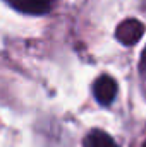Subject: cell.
Segmentation results:
<instances>
[{"label": "cell", "instance_id": "1", "mask_svg": "<svg viewBox=\"0 0 146 147\" xmlns=\"http://www.w3.org/2000/svg\"><path fill=\"white\" fill-rule=\"evenodd\" d=\"M143 34H145V24L139 22L138 19H126L115 29V38L126 46L136 45Z\"/></svg>", "mask_w": 146, "mask_h": 147}, {"label": "cell", "instance_id": "2", "mask_svg": "<svg viewBox=\"0 0 146 147\" xmlns=\"http://www.w3.org/2000/svg\"><path fill=\"white\" fill-rule=\"evenodd\" d=\"M117 82L113 77L110 75H100L95 84H93V94L95 99L102 105V106H108L110 103L115 99L117 96Z\"/></svg>", "mask_w": 146, "mask_h": 147}, {"label": "cell", "instance_id": "3", "mask_svg": "<svg viewBox=\"0 0 146 147\" xmlns=\"http://www.w3.org/2000/svg\"><path fill=\"white\" fill-rule=\"evenodd\" d=\"M12 9L23 12V14H31V16H43L52 10L55 0H5Z\"/></svg>", "mask_w": 146, "mask_h": 147}, {"label": "cell", "instance_id": "4", "mask_svg": "<svg viewBox=\"0 0 146 147\" xmlns=\"http://www.w3.org/2000/svg\"><path fill=\"white\" fill-rule=\"evenodd\" d=\"M83 147H119V146L107 132H103V130H91L84 137Z\"/></svg>", "mask_w": 146, "mask_h": 147}, {"label": "cell", "instance_id": "5", "mask_svg": "<svg viewBox=\"0 0 146 147\" xmlns=\"http://www.w3.org/2000/svg\"><path fill=\"white\" fill-rule=\"evenodd\" d=\"M139 75H141V80H143V86L146 91V48L143 50V55L139 60Z\"/></svg>", "mask_w": 146, "mask_h": 147}, {"label": "cell", "instance_id": "6", "mask_svg": "<svg viewBox=\"0 0 146 147\" xmlns=\"http://www.w3.org/2000/svg\"><path fill=\"white\" fill-rule=\"evenodd\" d=\"M143 147H146V142H145V144H143Z\"/></svg>", "mask_w": 146, "mask_h": 147}]
</instances>
